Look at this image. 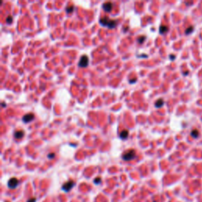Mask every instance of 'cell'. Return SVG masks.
Here are the masks:
<instances>
[{
  "label": "cell",
  "mask_w": 202,
  "mask_h": 202,
  "mask_svg": "<svg viewBox=\"0 0 202 202\" xmlns=\"http://www.w3.org/2000/svg\"><path fill=\"white\" fill-rule=\"evenodd\" d=\"M117 24H118V21L117 20H110L108 24H107V27L109 29H114V28L116 27Z\"/></svg>",
  "instance_id": "obj_9"
},
{
  "label": "cell",
  "mask_w": 202,
  "mask_h": 202,
  "mask_svg": "<svg viewBox=\"0 0 202 202\" xmlns=\"http://www.w3.org/2000/svg\"><path fill=\"white\" fill-rule=\"evenodd\" d=\"M2 106H3V107H6V104H4V103H3H3H2Z\"/></svg>",
  "instance_id": "obj_23"
},
{
  "label": "cell",
  "mask_w": 202,
  "mask_h": 202,
  "mask_svg": "<svg viewBox=\"0 0 202 202\" xmlns=\"http://www.w3.org/2000/svg\"><path fill=\"white\" fill-rule=\"evenodd\" d=\"M94 182H95L96 184H100L101 182V179L100 178H96V179H95V180H94Z\"/></svg>",
  "instance_id": "obj_19"
},
{
  "label": "cell",
  "mask_w": 202,
  "mask_h": 202,
  "mask_svg": "<svg viewBox=\"0 0 202 202\" xmlns=\"http://www.w3.org/2000/svg\"><path fill=\"white\" fill-rule=\"evenodd\" d=\"M35 118V115L34 114H32V113H29V114H26L25 115L23 116V118H22V120H23L24 122H25V123H28V122H32L33 119H34Z\"/></svg>",
  "instance_id": "obj_5"
},
{
  "label": "cell",
  "mask_w": 202,
  "mask_h": 202,
  "mask_svg": "<svg viewBox=\"0 0 202 202\" xmlns=\"http://www.w3.org/2000/svg\"><path fill=\"white\" fill-rule=\"evenodd\" d=\"M136 157V151L134 149H129L122 154V159L125 161H130Z\"/></svg>",
  "instance_id": "obj_1"
},
{
  "label": "cell",
  "mask_w": 202,
  "mask_h": 202,
  "mask_svg": "<svg viewBox=\"0 0 202 202\" xmlns=\"http://www.w3.org/2000/svg\"><path fill=\"white\" fill-rule=\"evenodd\" d=\"M12 21H13V17L12 16H8V17H6V22L7 24H11L12 23Z\"/></svg>",
  "instance_id": "obj_16"
},
{
  "label": "cell",
  "mask_w": 202,
  "mask_h": 202,
  "mask_svg": "<svg viewBox=\"0 0 202 202\" xmlns=\"http://www.w3.org/2000/svg\"><path fill=\"white\" fill-rule=\"evenodd\" d=\"M191 135H192V137H194V138H197V137L199 136V132H198L197 130H192V132H191Z\"/></svg>",
  "instance_id": "obj_13"
},
{
  "label": "cell",
  "mask_w": 202,
  "mask_h": 202,
  "mask_svg": "<svg viewBox=\"0 0 202 202\" xmlns=\"http://www.w3.org/2000/svg\"><path fill=\"white\" fill-rule=\"evenodd\" d=\"M120 137H121L122 139H126L128 137V136H129V131L126 130H124L122 131L121 133H120Z\"/></svg>",
  "instance_id": "obj_10"
},
{
  "label": "cell",
  "mask_w": 202,
  "mask_h": 202,
  "mask_svg": "<svg viewBox=\"0 0 202 202\" xmlns=\"http://www.w3.org/2000/svg\"><path fill=\"white\" fill-rule=\"evenodd\" d=\"M36 199L35 197H32V198H30V199H29L27 202H36Z\"/></svg>",
  "instance_id": "obj_20"
},
{
  "label": "cell",
  "mask_w": 202,
  "mask_h": 202,
  "mask_svg": "<svg viewBox=\"0 0 202 202\" xmlns=\"http://www.w3.org/2000/svg\"><path fill=\"white\" fill-rule=\"evenodd\" d=\"M175 55H170V59H175Z\"/></svg>",
  "instance_id": "obj_22"
},
{
  "label": "cell",
  "mask_w": 202,
  "mask_h": 202,
  "mask_svg": "<svg viewBox=\"0 0 202 202\" xmlns=\"http://www.w3.org/2000/svg\"><path fill=\"white\" fill-rule=\"evenodd\" d=\"M89 57L85 55H82L81 57V58H80L79 63H78V66L80 67H83V68L87 67H88V65H89Z\"/></svg>",
  "instance_id": "obj_2"
},
{
  "label": "cell",
  "mask_w": 202,
  "mask_h": 202,
  "mask_svg": "<svg viewBox=\"0 0 202 202\" xmlns=\"http://www.w3.org/2000/svg\"><path fill=\"white\" fill-rule=\"evenodd\" d=\"M194 30V27H189L186 30V34H190L192 32V31Z\"/></svg>",
  "instance_id": "obj_17"
},
{
  "label": "cell",
  "mask_w": 202,
  "mask_h": 202,
  "mask_svg": "<svg viewBox=\"0 0 202 202\" xmlns=\"http://www.w3.org/2000/svg\"><path fill=\"white\" fill-rule=\"evenodd\" d=\"M145 38L146 37H145L144 36H140V37H138V39H137V42H138L139 43H141V44H142V43H144V41H145Z\"/></svg>",
  "instance_id": "obj_14"
},
{
  "label": "cell",
  "mask_w": 202,
  "mask_h": 202,
  "mask_svg": "<svg viewBox=\"0 0 202 202\" xmlns=\"http://www.w3.org/2000/svg\"><path fill=\"white\" fill-rule=\"evenodd\" d=\"M55 156V154L54 153H49L48 155H47V157H48L49 159H53Z\"/></svg>",
  "instance_id": "obj_18"
},
{
  "label": "cell",
  "mask_w": 202,
  "mask_h": 202,
  "mask_svg": "<svg viewBox=\"0 0 202 202\" xmlns=\"http://www.w3.org/2000/svg\"><path fill=\"white\" fill-rule=\"evenodd\" d=\"M7 202H8V201H7Z\"/></svg>",
  "instance_id": "obj_24"
},
{
  "label": "cell",
  "mask_w": 202,
  "mask_h": 202,
  "mask_svg": "<svg viewBox=\"0 0 202 202\" xmlns=\"http://www.w3.org/2000/svg\"><path fill=\"white\" fill-rule=\"evenodd\" d=\"M74 185H75V182H74L72 180H69V181L67 182L66 183H64L63 185L62 189H63L65 192H69V191L74 186Z\"/></svg>",
  "instance_id": "obj_3"
},
{
  "label": "cell",
  "mask_w": 202,
  "mask_h": 202,
  "mask_svg": "<svg viewBox=\"0 0 202 202\" xmlns=\"http://www.w3.org/2000/svg\"><path fill=\"white\" fill-rule=\"evenodd\" d=\"M19 183V181L16 178H12L8 181V187L10 189H15Z\"/></svg>",
  "instance_id": "obj_4"
},
{
  "label": "cell",
  "mask_w": 202,
  "mask_h": 202,
  "mask_svg": "<svg viewBox=\"0 0 202 202\" xmlns=\"http://www.w3.org/2000/svg\"><path fill=\"white\" fill-rule=\"evenodd\" d=\"M164 100L163 99H159V100H157L156 101V103H155V106H156V107H161L163 105H164Z\"/></svg>",
  "instance_id": "obj_11"
},
{
  "label": "cell",
  "mask_w": 202,
  "mask_h": 202,
  "mask_svg": "<svg viewBox=\"0 0 202 202\" xmlns=\"http://www.w3.org/2000/svg\"><path fill=\"white\" fill-rule=\"evenodd\" d=\"M74 10V7L73 6H68L67 7V9H66V11L67 13H72Z\"/></svg>",
  "instance_id": "obj_15"
},
{
  "label": "cell",
  "mask_w": 202,
  "mask_h": 202,
  "mask_svg": "<svg viewBox=\"0 0 202 202\" xmlns=\"http://www.w3.org/2000/svg\"><path fill=\"white\" fill-rule=\"evenodd\" d=\"M137 81V78H134V79H131L130 80V83H134V81Z\"/></svg>",
  "instance_id": "obj_21"
},
{
  "label": "cell",
  "mask_w": 202,
  "mask_h": 202,
  "mask_svg": "<svg viewBox=\"0 0 202 202\" xmlns=\"http://www.w3.org/2000/svg\"><path fill=\"white\" fill-rule=\"evenodd\" d=\"M111 20L109 17H101L100 20V23L104 26H107V24L109 22V21Z\"/></svg>",
  "instance_id": "obj_8"
},
{
  "label": "cell",
  "mask_w": 202,
  "mask_h": 202,
  "mask_svg": "<svg viewBox=\"0 0 202 202\" xmlns=\"http://www.w3.org/2000/svg\"><path fill=\"white\" fill-rule=\"evenodd\" d=\"M103 9H104V11L106 12H110L111 11V10H112L113 8V4L112 3H111V2H106V3H104V4H103Z\"/></svg>",
  "instance_id": "obj_6"
},
{
  "label": "cell",
  "mask_w": 202,
  "mask_h": 202,
  "mask_svg": "<svg viewBox=\"0 0 202 202\" xmlns=\"http://www.w3.org/2000/svg\"><path fill=\"white\" fill-rule=\"evenodd\" d=\"M25 135V132L23 130H17L14 133V137L16 139H21Z\"/></svg>",
  "instance_id": "obj_7"
},
{
  "label": "cell",
  "mask_w": 202,
  "mask_h": 202,
  "mask_svg": "<svg viewBox=\"0 0 202 202\" xmlns=\"http://www.w3.org/2000/svg\"><path fill=\"white\" fill-rule=\"evenodd\" d=\"M168 31V27L166 25H161L159 27V32L161 34H164Z\"/></svg>",
  "instance_id": "obj_12"
}]
</instances>
